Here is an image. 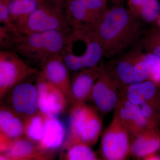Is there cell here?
Masks as SVG:
<instances>
[{
	"instance_id": "f546056e",
	"label": "cell",
	"mask_w": 160,
	"mask_h": 160,
	"mask_svg": "<svg viewBox=\"0 0 160 160\" xmlns=\"http://www.w3.org/2000/svg\"><path fill=\"white\" fill-rule=\"evenodd\" d=\"M154 24L156 25L158 28L160 29V15L158 18L157 20L154 23Z\"/></svg>"
},
{
	"instance_id": "d6986e66",
	"label": "cell",
	"mask_w": 160,
	"mask_h": 160,
	"mask_svg": "<svg viewBox=\"0 0 160 160\" xmlns=\"http://www.w3.org/2000/svg\"><path fill=\"white\" fill-rule=\"evenodd\" d=\"M137 49H134L117 62L114 72H110L124 84L130 85L137 83L135 64Z\"/></svg>"
},
{
	"instance_id": "4fadbf2b",
	"label": "cell",
	"mask_w": 160,
	"mask_h": 160,
	"mask_svg": "<svg viewBox=\"0 0 160 160\" xmlns=\"http://www.w3.org/2000/svg\"><path fill=\"white\" fill-rule=\"evenodd\" d=\"M66 127L62 121L46 116L42 138L38 144L41 150L50 155L62 148L66 139Z\"/></svg>"
},
{
	"instance_id": "ac0fdd59",
	"label": "cell",
	"mask_w": 160,
	"mask_h": 160,
	"mask_svg": "<svg viewBox=\"0 0 160 160\" xmlns=\"http://www.w3.org/2000/svg\"><path fill=\"white\" fill-rule=\"evenodd\" d=\"M157 94V86L152 81L147 80L129 85L127 92V100L139 106L152 100L160 103V101L155 100Z\"/></svg>"
},
{
	"instance_id": "277c9868",
	"label": "cell",
	"mask_w": 160,
	"mask_h": 160,
	"mask_svg": "<svg viewBox=\"0 0 160 160\" xmlns=\"http://www.w3.org/2000/svg\"><path fill=\"white\" fill-rule=\"evenodd\" d=\"M71 106L69 131L62 150L78 142L94 145L102 129L101 120L94 109L84 102H76Z\"/></svg>"
},
{
	"instance_id": "603a6c76",
	"label": "cell",
	"mask_w": 160,
	"mask_h": 160,
	"mask_svg": "<svg viewBox=\"0 0 160 160\" xmlns=\"http://www.w3.org/2000/svg\"><path fill=\"white\" fill-rule=\"evenodd\" d=\"M152 25L143 33L140 47L144 52L160 57V29Z\"/></svg>"
},
{
	"instance_id": "5bb4252c",
	"label": "cell",
	"mask_w": 160,
	"mask_h": 160,
	"mask_svg": "<svg viewBox=\"0 0 160 160\" xmlns=\"http://www.w3.org/2000/svg\"><path fill=\"white\" fill-rule=\"evenodd\" d=\"M99 75L98 65L79 70L71 80V89L76 102H84L89 98Z\"/></svg>"
},
{
	"instance_id": "8fae6325",
	"label": "cell",
	"mask_w": 160,
	"mask_h": 160,
	"mask_svg": "<svg viewBox=\"0 0 160 160\" xmlns=\"http://www.w3.org/2000/svg\"><path fill=\"white\" fill-rule=\"evenodd\" d=\"M115 79L109 70L100 66L99 76L93 86L91 95L95 104L101 112H109L117 104V95L112 88L116 84Z\"/></svg>"
},
{
	"instance_id": "9c48e42d",
	"label": "cell",
	"mask_w": 160,
	"mask_h": 160,
	"mask_svg": "<svg viewBox=\"0 0 160 160\" xmlns=\"http://www.w3.org/2000/svg\"><path fill=\"white\" fill-rule=\"evenodd\" d=\"M9 93V108L23 120L39 111L36 86L22 82L15 86Z\"/></svg>"
},
{
	"instance_id": "6da1fadb",
	"label": "cell",
	"mask_w": 160,
	"mask_h": 160,
	"mask_svg": "<svg viewBox=\"0 0 160 160\" xmlns=\"http://www.w3.org/2000/svg\"><path fill=\"white\" fill-rule=\"evenodd\" d=\"M100 44L104 57L114 56L130 47L143 34V22L122 4L108 8L92 25L82 29Z\"/></svg>"
},
{
	"instance_id": "3957f363",
	"label": "cell",
	"mask_w": 160,
	"mask_h": 160,
	"mask_svg": "<svg viewBox=\"0 0 160 160\" xmlns=\"http://www.w3.org/2000/svg\"><path fill=\"white\" fill-rule=\"evenodd\" d=\"M61 55L69 70L74 72L97 66L104 57L100 44L82 29L69 32Z\"/></svg>"
},
{
	"instance_id": "83f0119b",
	"label": "cell",
	"mask_w": 160,
	"mask_h": 160,
	"mask_svg": "<svg viewBox=\"0 0 160 160\" xmlns=\"http://www.w3.org/2000/svg\"><path fill=\"white\" fill-rule=\"evenodd\" d=\"M143 116L149 121V119L154 117L155 112L156 111V107L151 103L146 102L140 106Z\"/></svg>"
},
{
	"instance_id": "52a82bcc",
	"label": "cell",
	"mask_w": 160,
	"mask_h": 160,
	"mask_svg": "<svg viewBox=\"0 0 160 160\" xmlns=\"http://www.w3.org/2000/svg\"><path fill=\"white\" fill-rule=\"evenodd\" d=\"M129 150L130 146L127 130L116 115L102 138V154L106 160H122Z\"/></svg>"
},
{
	"instance_id": "1f68e13d",
	"label": "cell",
	"mask_w": 160,
	"mask_h": 160,
	"mask_svg": "<svg viewBox=\"0 0 160 160\" xmlns=\"http://www.w3.org/2000/svg\"><path fill=\"white\" fill-rule=\"evenodd\" d=\"M58 1H61V2H65V0H58Z\"/></svg>"
},
{
	"instance_id": "8992f818",
	"label": "cell",
	"mask_w": 160,
	"mask_h": 160,
	"mask_svg": "<svg viewBox=\"0 0 160 160\" xmlns=\"http://www.w3.org/2000/svg\"><path fill=\"white\" fill-rule=\"evenodd\" d=\"M36 67L30 66L15 52L11 50L0 51V100L12 89L27 78L37 74Z\"/></svg>"
},
{
	"instance_id": "7402d4cb",
	"label": "cell",
	"mask_w": 160,
	"mask_h": 160,
	"mask_svg": "<svg viewBox=\"0 0 160 160\" xmlns=\"http://www.w3.org/2000/svg\"><path fill=\"white\" fill-rule=\"evenodd\" d=\"M46 117V115L39 111L24 120L25 136L38 144L42 135Z\"/></svg>"
},
{
	"instance_id": "484cf974",
	"label": "cell",
	"mask_w": 160,
	"mask_h": 160,
	"mask_svg": "<svg viewBox=\"0 0 160 160\" xmlns=\"http://www.w3.org/2000/svg\"><path fill=\"white\" fill-rule=\"evenodd\" d=\"M143 57L151 69L149 80L152 81L157 86H160V57L144 52Z\"/></svg>"
},
{
	"instance_id": "7a4b0ae2",
	"label": "cell",
	"mask_w": 160,
	"mask_h": 160,
	"mask_svg": "<svg viewBox=\"0 0 160 160\" xmlns=\"http://www.w3.org/2000/svg\"><path fill=\"white\" fill-rule=\"evenodd\" d=\"M70 32L53 30L29 34L20 33L15 39L11 50L41 68L50 58L62 54Z\"/></svg>"
},
{
	"instance_id": "4dcf8cb0",
	"label": "cell",
	"mask_w": 160,
	"mask_h": 160,
	"mask_svg": "<svg viewBox=\"0 0 160 160\" xmlns=\"http://www.w3.org/2000/svg\"><path fill=\"white\" fill-rule=\"evenodd\" d=\"M37 1H38V2H42L43 1H44V0H37Z\"/></svg>"
},
{
	"instance_id": "7c38bea8",
	"label": "cell",
	"mask_w": 160,
	"mask_h": 160,
	"mask_svg": "<svg viewBox=\"0 0 160 160\" xmlns=\"http://www.w3.org/2000/svg\"><path fill=\"white\" fill-rule=\"evenodd\" d=\"M52 156L40 149L37 144L24 136L12 140L4 152L1 160H46Z\"/></svg>"
},
{
	"instance_id": "5b68a950",
	"label": "cell",
	"mask_w": 160,
	"mask_h": 160,
	"mask_svg": "<svg viewBox=\"0 0 160 160\" xmlns=\"http://www.w3.org/2000/svg\"><path fill=\"white\" fill-rule=\"evenodd\" d=\"M65 2L44 0L19 26L21 34L53 31L70 32L65 12Z\"/></svg>"
},
{
	"instance_id": "cb8c5ba5",
	"label": "cell",
	"mask_w": 160,
	"mask_h": 160,
	"mask_svg": "<svg viewBox=\"0 0 160 160\" xmlns=\"http://www.w3.org/2000/svg\"><path fill=\"white\" fill-rule=\"evenodd\" d=\"M63 158L67 160H98L97 156L88 144L78 142L63 150Z\"/></svg>"
},
{
	"instance_id": "4316f807",
	"label": "cell",
	"mask_w": 160,
	"mask_h": 160,
	"mask_svg": "<svg viewBox=\"0 0 160 160\" xmlns=\"http://www.w3.org/2000/svg\"><path fill=\"white\" fill-rule=\"evenodd\" d=\"M8 0H0V23L1 26L15 33H20L17 27L12 22L9 14Z\"/></svg>"
},
{
	"instance_id": "e0dca14e",
	"label": "cell",
	"mask_w": 160,
	"mask_h": 160,
	"mask_svg": "<svg viewBox=\"0 0 160 160\" xmlns=\"http://www.w3.org/2000/svg\"><path fill=\"white\" fill-rule=\"evenodd\" d=\"M160 148V135L152 129L138 135L130 146L132 154L140 158L154 154Z\"/></svg>"
},
{
	"instance_id": "9a60e30c",
	"label": "cell",
	"mask_w": 160,
	"mask_h": 160,
	"mask_svg": "<svg viewBox=\"0 0 160 160\" xmlns=\"http://www.w3.org/2000/svg\"><path fill=\"white\" fill-rule=\"evenodd\" d=\"M0 135L11 140L25 136L24 120L7 106L0 109Z\"/></svg>"
},
{
	"instance_id": "ffe728a7",
	"label": "cell",
	"mask_w": 160,
	"mask_h": 160,
	"mask_svg": "<svg viewBox=\"0 0 160 160\" xmlns=\"http://www.w3.org/2000/svg\"><path fill=\"white\" fill-rule=\"evenodd\" d=\"M117 115L123 124L128 123L137 130H142L151 125L143 116L140 106L132 104L128 100L121 106L119 115Z\"/></svg>"
},
{
	"instance_id": "30bf717a",
	"label": "cell",
	"mask_w": 160,
	"mask_h": 160,
	"mask_svg": "<svg viewBox=\"0 0 160 160\" xmlns=\"http://www.w3.org/2000/svg\"><path fill=\"white\" fill-rule=\"evenodd\" d=\"M40 69L46 79L62 92L69 104L72 106L76 103L72 92L69 69L61 55L49 58Z\"/></svg>"
},
{
	"instance_id": "d4e9b609",
	"label": "cell",
	"mask_w": 160,
	"mask_h": 160,
	"mask_svg": "<svg viewBox=\"0 0 160 160\" xmlns=\"http://www.w3.org/2000/svg\"><path fill=\"white\" fill-rule=\"evenodd\" d=\"M79 1L86 7L94 19L95 23L102 18L108 8L107 6V2L108 1L107 0Z\"/></svg>"
},
{
	"instance_id": "f1b7e54d",
	"label": "cell",
	"mask_w": 160,
	"mask_h": 160,
	"mask_svg": "<svg viewBox=\"0 0 160 160\" xmlns=\"http://www.w3.org/2000/svg\"><path fill=\"white\" fill-rule=\"evenodd\" d=\"M108 1H110L115 4H122V3L124 0H107Z\"/></svg>"
},
{
	"instance_id": "44dd1931",
	"label": "cell",
	"mask_w": 160,
	"mask_h": 160,
	"mask_svg": "<svg viewBox=\"0 0 160 160\" xmlns=\"http://www.w3.org/2000/svg\"><path fill=\"white\" fill-rule=\"evenodd\" d=\"M40 3L37 0H8L9 14L18 29Z\"/></svg>"
},
{
	"instance_id": "2e32d148",
	"label": "cell",
	"mask_w": 160,
	"mask_h": 160,
	"mask_svg": "<svg viewBox=\"0 0 160 160\" xmlns=\"http://www.w3.org/2000/svg\"><path fill=\"white\" fill-rule=\"evenodd\" d=\"M127 9L143 23L153 24L160 15L158 0H128Z\"/></svg>"
},
{
	"instance_id": "ba28073f",
	"label": "cell",
	"mask_w": 160,
	"mask_h": 160,
	"mask_svg": "<svg viewBox=\"0 0 160 160\" xmlns=\"http://www.w3.org/2000/svg\"><path fill=\"white\" fill-rule=\"evenodd\" d=\"M36 86L39 111L49 118H58L69 104L65 96L46 79L42 70L38 72Z\"/></svg>"
}]
</instances>
